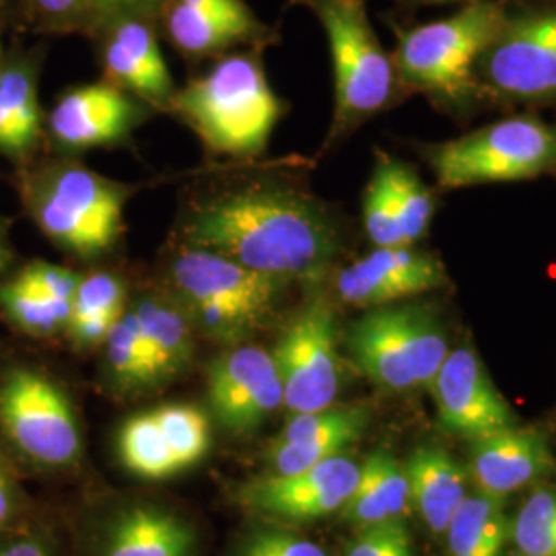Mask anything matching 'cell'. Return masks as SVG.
I'll list each match as a JSON object with an SVG mask.
<instances>
[{
    "label": "cell",
    "mask_w": 556,
    "mask_h": 556,
    "mask_svg": "<svg viewBox=\"0 0 556 556\" xmlns=\"http://www.w3.org/2000/svg\"><path fill=\"white\" fill-rule=\"evenodd\" d=\"M498 556H526L523 553H514V555H498Z\"/></svg>",
    "instance_id": "bcb514c9"
},
{
    "label": "cell",
    "mask_w": 556,
    "mask_h": 556,
    "mask_svg": "<svg viewBox=\"0 0 556 556\" xmlns=\"http://www.w3.org/2000/svg\"><path fill=\"white\" fill-rule=\"evenodd\" d=\"M169 110L208 151L243 160L264 151L282 105L258 50L248 48L217 56L208 71L176 91Z\"/></svg>",
    "instance_id": "7a4b0ae2"
},
{
    "label": "cell",
    "mask_w": 556,
    "mask_h": 556,
    "mask_svg": "<svg viewBox=\"0 0 556 556\" xmlns=\"http://www.w3.org/2000/svg\"><path fill=\"white\" fill-rule=\"evenodd\" d=\"M208 402L225 429L250 433L282 406V383L273 353L236 346L208 367Z\"/></svg>",
    "instance_id": "9a60e30c"
},
{
    "label": "cell",
    "mask_w": 556,
    "mask_h": 556,
    "mask_svg": "<svg viewBox=\"0 0 556 556\" xmlns=\"http://www.w3.org/2000/svg\"><path fill=\"white\" fill-rule=\"evenodd\" d=\"M439 186L457 190L556 174V126L532 116L501 119L470 135L422 147Z\"/></svg>",
    "instance_id": "52a82bcc"
},
{
    "label": "cell",
    "mask_w": 556,
    "mask_h": 556,
    "mask_svg": "<svg viewBox=\"0 0 556 556\" xmlns=\"http://www.w3.org/2000/svg\"><path fill=\"white\" fill-rule=\"evenodd\" d=\"M282 383V406L291 415L334 406L340 392L337 319L326 301H314L278 338L273 353Z\"/></svg>",
    "instance_id": "30bf717a"
},
{
    "label": "cell",
    "mask_w": 556,
    "mask_h": 556,
    "mask_svg": "<svg viewBox=\"0 0 556 556\" xmlns=\"http://www.w3.org/2000/svg\"><path fill=\"white\" fill-rule=\"evenodd\" d=\"M447 285L441 260L413 245L376 248L337 277L338 298L355 307H381Z\"/></svg>",
    "instance_id": "2e32d148"
},
{
    "label": "cell",
    "mask_w": 556,
    "mask_h": 556,
    "mask_svg": "<svg viewBox=\"0 0 556 556\" xmlns=\"http://www.w3.org/2000/svg\"><path fill=\"white\" fill-rule=\"evenodd\" d=\"M130 194L128 184L103 178L80 163H59L31 181L27 206L46 238L91 260L118 243Z\"/></svg>",
    "instance_id": "8992f818"
},
{
    "label": "cell",
    "mask_w": 556,
    "mask_h": 556,
    "mask_svg": "<svg viewBox=\"0 0 556 556\" xmlns=\"http://www.w3.org/2000/svg\"><path fill=\"white\" fill-rule=\"evenodd\" d=\"M0 60H2V50H0Z\"/></svg>",
    "instance_id": "7dc6e473"
},
{
    "label": "cell",
    "mask_w": 556,
    "mask_h": 556,
    "mask_svg": "<svg viewBox=\"0 0 556 556\" xmlns=\"http://www.w3.org/2000/svg\"><path fill=\"white\" fill-rule=\"evenodd\" d=\"M13 511V495H11V486L9 480L4 477V472L0 470V523L7 521Z\"/></svg>",
    "instance_id": "7bdbcfd3"
},
{
    "label": "cell",
    "mask_w": 556,
    "mask_h": 556,
    "mask_svg": "<svg viewBox=\"0 0 556 556\" xmlns=\"http://www.w3.org/2000/svg\"><path fill=\"white\" fill-rule=\"evenodd\" d=\"M346 556H413L410 538L402 521L361 528Z\"/></svg>",
    "instance_id": "d590c367"
},
{
    "label": "cell",
    "mask_w": 556,
    "mask_h": 556,
    "mask_svg": "<svg viewBox=\"0 0 556 556\" xmlns=\"http://www.w3.org/2000/svg\"><path fill=\"white\" fill-rule=\"evenodd\" d=\"M376 169L388 184L406 243H417L418 239L427 236L435 211V202L429 188L408 165L388 155H379Z\"/></svg>",
    "instance_id": "484cf974"
},
{
    "label": "cell",
    "mask_w": 556,
    "mask_h": 556,
    "mask_svg": "<svg viewBox=\"0 0 556 556\" xmlns=\"http://www.w3.org/2000/svg\"><path fill=\"white\" fill-rule=\"evenodd\" d=\"M9 260H11V248H9L7 231H4V227L0 225V270L9 264Z\"/></svg>",
    "instance_id": "ee69618b"
},
{
    "label": "cell",
    "mask_w": 556,
    "mask_h": 556,
    "mask_svg": "<svg viewBox=\"0 0 556 556\" xmlns=\"http://www.w3.org/2000/svg\"><path fill=\"white\" fill-rule=\"evenodd\" d=\"M511 540L526 556H556V491L542 489L511 521Z\"/></svg>",
    "instance_id": "4dcf8cb0"
},
{
    "label": "cell",
    "mask_w": 556,
    "mask_h": 556,
    "mask_svg": "<svg viewBox=\"0 0 556 556\" xmlns=\"http://www.w3.org/2000/svg\"><path fill=\"white\" fill-rule=\"evenodd\" d=\"M0 427L41 464L64 466L79 457L80 433L68 397L31 369L11 371L0 386Z\"/></svg>",
    "instance_id": "8fae6325"
},
{
    "label": "cell",
    "mask_w": 556,
    "mask_h": 556,
    "mask_svg": "<svg viewBox=\"0 0 556 556\" xmlns=\"http://www.w3.org/2000/svg\"><path fill=\"white\" fill-rule=\"evenodd\" d=\"M363 225L367 231V238L376 248H396L408 245L400 219H397L394 200L390 197L388 184L378 169L374 172V178L369 181L363 199Z\"/></svg>",
    "instance_id": "d6a6232c"
},
{
    "label": "cell",
    "mask_w": 556,
    "mask_h": 556,
    "mask_svg": "<svg viewBox=\"0 0 556 556\" xmlns=\"http://www.w3.org/2000/svg\"><path fill=\"white\" fill-rule=\"evenodd\" d=\"M153 417L169 445L178 470L190 468L204 457L211 443V435L206 417L197 406L165 404L153 410Z\"/></svg>",
    "instance_id": "f546056e"
},
{
    "label": "cell",
    "mask_w": 556,
    "mask_h": 556,
    "mask_svg": "<svg viewBox=\"0 0 556 556\" xmlns=\"http://www.w3.org/2000/svg\"><path fill=\"white\" fill-rule=\"evenodd\" d=\"M118 447L124 466L137 477L160 480L179 472L153 413L126 420L119 431Z\"/></svg>",
    "instance_id": "83f0119b"
},
{
    "label": "cell",
    "mask_w": 556,
    "mask_h": 556,
    "mask_svg": "<svg viewBox=\"0 0 556 556\" xmlns=\"http://www.w3.org/2000/svg\"><path fill=\"white\" fill-rule=\"evenodd\" d=\"M318 20L334 71V126L330 139L355 130L394 101V60L381 46L367 0H295Z\"/></svg>",
    "instance_id": "277c9868"
},
{
    "label": "cell",
    "mask_w": 556,
    "mask_h": 556,
    "mask_svg": "<svg viewBox=\"0 0 556 556\" xmlns=\"http://www.w3.org/2000/svg\"><path fill=\"white\" fill-rule=\"evenodd\" d=\"M239 556H328L314 542L282 532H266L250 538Z\"/></svg>",
    "instance_id": "74e56055"
},
{
    "label": "cell",
    "mask_w": 556,
    "mask_h": 556,
    "mask_svg": "<svg viewBox=\"0 0 556 556\" xmlns=\"http://www.w3.org/2000/svg\"><path fill=\"white\" fill-rule=\"evenodd\" d=\"M98 40L108 80L144 105L169 108L176 85L161 52L157 20L144 15H116L91 27Z\"/></svg>",
    "instance_id": "4fadbf2b"
},
{
    "label": "cell",
    "mask_w": 556,
    "mask_h": 556,
    "mask_svg": "<svg viewBox=\"0 0 556 556\" xmlns=\"http://www.w3.org/2000/svg\"><path fill=\"white\" fill-rule=\"evenodd\" d=\"M149 342L157 381L179 376L194 355L188 314L165 299L147 298L132 309Z\"/></svg>",
    "instance_id": "cb8c5ba5"
},
{
    "label": "cell",
    "mask_w": 556,
    "mask_h": 556,
    "mask_svg": "<svg viewBox=\"0 0 556 556\" xmlns=\"http://www.w3.org/2000/svg\"><path fill=\"white\" fill-rule=\"evenodd\" d=\"M142 119L144 103L105 79L64 93L50 114V130L62 147L83 151L130 139Z\"/></svg>",
    "instance_id": "e0dca14e"
},
{
    "label": "cell",
    "mask_w": 556,
    "mask_h": 556,
    "mask_svg": "<svg viewBox=\"0 0 556 556\" xmlns=\"http://www.w3.org/2000/svg\"><path fill=\"white\" fill-rule=\"evenodd\" d=\"M167 275L188 318L202 332L225 342H236L260 328L289 285L217 252L184 243Z\"/></svg>",
    "instance_id": "5b68a950"
},
{
    "label": "cell",
    "mask_w": 556,
    "mask_h": 556,
    "mask_svg": "<svg viewBox=\"0 0 556 556\" xmlns=\"http://www.w3.org/2000/svg\"><path fill=\"white\" fill-rule=\"evenodd\" d=\"M31 23L52 31H89L96 0H21Z\"/></svg>",
    "instance_id": "e575fe53"
},
{
    "label": "cell",
    "mask_w": 556,
    "mask_h": 556,
    "mask_svg": "<svg viewBox=\"0 0 556 556\" xmlns=\"http://www.w3.org/2000/svg\"><path fill=\"white\" fill-rule=\"evenodd\" d=\"M31 144L25 140L23 132L15 118L4 110V105L0 103V149L13 155H20L23 151H27Z\"/></svg>",
    "instance_id": "60d3db41"
},
{
    "label": "cell",
    "mask_w": 556,
    "mask_h": 556,
    "mask_svg": "<svg viewBox=\"0 0 556 556\" xmlns=\"http://www.w3.org/2000/svg\"><path fill=\"white\" fill-rule=\"evenodd\" d=\"M157 27L186 59L260 50L275 40L273 29L245 0H163Z\"/></svg>",
    "instance_id": "7c38bea8"
},
{
    "label": "cell",
    "mask_w": 556,
    "mask_h": 556,
    "mask_svg": "<svg viewBox=\"0 0 556 556\" xmlns=\"http://www.w3.org/2000/svg\"><path fill=\"white\" fill-rule=\"evenodd\" d=\"M410 503L431 532L445 534L468 495L466 470L441 447H418L406 464Z\"/></svg>",
    "instance_id": "44dd1931"
},
{
    "label": "cell",
    "mask_w": 556,
    "mask_h": 556,
    "mask_svg": "<svg viewBox=\"0 0 556 556\" xmlns=\"http://www.w3.org/2000/svg\"><path fill=\"white\" fill-rule=\"evenodd\" d=\"M124 298L126 289L114 275L98 273L80 278L68 321L89 316H119L124 314Z\"/></svg>",
    "instance_id": "836d02e7"
},
{
    "label": "cell",
    "mask_w": 556,
    "mask_h": 556,
    "mask_svg": "<svg viewBox=\"0 0 556 556\" xmlns=\"http://www.w3.org/2000/svg\"><path fill=\"white\" fill-rule=\"evenodd\" d=\"M480 93L556 103V4L507 15L477 62Z\"/></svg>",
    "instance_id": "9c48e42d"
},
{
    "label": "cell",
    "mask_w": 556,
    "mask_h": 556,
    "mask_svg": "<svg viewBox=\"0 0 556 556\" xmlns=\"http://www.w3.org/2000/svg\"><path fill=\"white\" fill-rule=\"evenodd\" d=\"M161 2L163 0H96L91 27L100 21L116 17V15H144V17L157 20ZM91 27H89V31H91Z\"/></svg>",
    "instance_id": "f35d334b"
},
{
    "label": "cell",
    "mask_w": 556,
    "mask_h": 556,
    "mask_svg": "<svg viewBox=\"0 0 556 556\" xmlns=\"http://www.w3.org/2000/svg\"><path fill=\"white\" fill-rule=\"evenodd\" d=\"M17 280H21L25 287H29L31 291H36L41 298L56 299L66 303H73L80 282V278L73 270L56 264H46V262H36L27 266Z\"/></svg>",
    "instance_id": "8d00e7d4"
},
{
    "label": "cell",
    "mask_w": 556,
    "mask_h": 556,
    "mask_svg": "<svg viewBox=\"0 0 556 556\" xmlns=\"http://www.w3.org/2000/svg\"><path fill=\"white\" fill-rule=\"evenodd\" d=\"M445 534L450 556H498L511 536V523L501 498L475 493L459 503Z\"/></svg>",
    "instance_id": "d4e9b609"
},
{
    "label": "cell",
    "mask_w": 556,
    "mask_h": 556,
    "mask_svg": "<svg viewBox=\"0 0 556 556\" xmlns=\"http://www.w3.org/2000/svg\"><path fill=\"white\" fill-rule=\"evenodd\" d=\"M105 355L110 374L119 388L132 390L157 381L151 349L135 312L122 314L114 324L105 338Z\"/></svg>",
    "instance_id": "4316f807"
},
{
    "label": "cell",
    "mask_w": 556,
    "mask_h": 556,
    "mask_svg": "<svg viewBox=\"0 0 556 556\" xmlns=\"http://www.w3.org/2000/svg\"><path fill=\"white\" fill-rule=\"evenodd\" d=\"M470 468L478 493L503 498L551 472L553 454L540 431L519 429L516 425L493 435L475 439Z\"/></svg>",
    "instance_id": "d6986e66"
},
{
    "label": "cell",
    "mask_w": 556,
    "mask_h": 556,
    "mask_svg": "<svg viewBox=\"0 0 556 556\" xmlns=\"http://www.w3.org/2000/svg\"><path fill=\"white\" fill-rule=\"evenodd\" d=\"M507 9L501 0H477L452 17L400 34L397 80L441 103L464 105L480 93L477 62L497 36Z\"/></svg>",
    "instance_id": "3957f363"
},
{
    "label": "cell",
    "mask_w": 556,
    "mask_h": 556,
    "mask_svg": "<svg viewBox=\"0 0 556 556\" xmlns=\"http://www.w3.org/2000/svg\"><path fill=\"white\" fill-rule=\"evenodd\" d=\"M192 528L169 511L137 507L116 519L105 556H190Z\"/></svg>",
    "instance_id": "603a6c76"
},
{
    "label": "cell",
    "mask_w": 556,
    "mask_h": 556,
    "mask_svg": "<svg viewBox=\"0 0 556 556\" xmlns=\"http://www.w3.org/2000/svg\"><path fill=\"white\" fill-rule=\"evenodd\" d=\"M367 420L369 415L361 406H330L293 415L270 450L277 477L299 475L328 457L344 454L363 435Z\"/></svg>",
    "instance_id": "ffe728a7"
},
{
    "label": "cell",
    "mask_w": 556,
    "mask_h": 556,
    "mask_svg": "<svg viewBox=\"0 0 556 556\" xmlns=\"http://www.w3.org/2000/svg\"><path fill=\"white\" fill-rule=\"evenodd\" d=\"M0 305L7 318L20 326L21 330L36 337H46L66 328L73 307V303L66 301L41 298L17 278L0 289Z\"/></svg>",
    "instance_id": "f1b7e54d"
},
{
    "label": "cell",
    "mask_w": 556,
    "mask_h": 556,
    "mask_svg": "<svg viewBox=\"0 0 556 556\" xmlns=\"http://www.w3.org/2000/svg\"><path fill=\"white\" fill-rule=\"evenodd\" d=\"M122 318L119 316H89V318L71 319L66 324L68 334L79 346H93L105 342L108 334L112 332L114 324Z\"/></svg>",
    "instance_id": "ab89813d"
},
{
    "label": "cell",
    "mask_w": 556,
    "mask_h": 556,
    "mask_svg": "<svg viewBox=\"0 0 556 556\" xmlns=\"http://www.w3.org/2000/svg\"><path fill=\"white\" fill-rule=\"evenodd\" d=\"M410 505V486L406 468L388 452H374L361 466L357 486L340 509L344 517L361 528L402 521Z\"/></svg>",
    "instance_id": "7402d4cb"
},
{
    "label": "cell",
    "mask_w": 556,
    "mask_h": 556,
    "mask_svg": "<svg viewBox=\"0 0 556 556\" xmlns=\"http://www.w3.org/2000/svg\"><path fill=\"white\" fill-rule=\"evenodd\" d=\"M441 429L459 438H486L516 427L509 402L486 374L472 349L450 351L431 381Z\"/></svg>",
    "instance_id": "5bb4252c"
},
{
    "label": "cell",
    "mask_w": 556,
    "mask_h": 556,
    "mask_svg": "<svg viewBox=\"0 0 556 556\" xmlns=\"http://www.w3.org/2000/svg\"><path fill=\"white\" fill-rule=\"evenodd\" d=\"M179 236L184 245L217 252L285 282L321 277L340 252L337 225L319 202L260 181L194 200Z\"/></svg>",
    "instance_id": "6da1fadb"
},
{
    "label": "cell",
    "mask_w": 556,
    "mask_h": 556,
    "mask_svg": "<svg viewBox=\"0 0 556 556\" xmlns=\"http://www.w3.org/2000/svg\"><path fill=\"white\" fill-rule=\"evenodd\" d=\"M346 344L361 374L390 392L429 388L450 353L435 314L420 305L374 307L351 326Z\"/></svg>",
    "instance_id": "ba28073f"
},
{
    "label": "cell",
    "mask_w": 556,
    "mask_h": 556,
    "mask_svg": "<svg viewBox=\"0 0 556 556\" xmlns=\"http://www.w3.org/2000/svg\"><path fill=\"white\" fill-rule=\"evenodd\" d=\"M361 466L344 454L291 475L256 480L241 491L243 501L273 516L318 519L340 511L357 486Z\"/></svg>",
    "instance_id": "ac0fdd59"
},
{
    "label": "cell",
    "mask_w": 556,
    "mask_h": 556,
    "mask_svg": "<svg viewBox=\"0 0 556 556\" xmlns=\"http://www.w3.org/2000/svg\"><path fill=\"white\" fill-rule=\"evenodd\" d=\"M0 556H48V553L38 542H20V544L0 548Z\"/></svg>",
    "instance_id": "b9f144b4"
},
{
    "label": "cell",
    "mask_w": 556,
    "mask_h": 556,
    "mask_svg": "<svg viewBox=\"0 0 556 556\" xmlns=\"http://www.w3.org/2000/svg\"><path fill=\"white\" fill-rule=\"evenodd\" d=\"M0 103L15 118L25 140L34 144L40 128V110L29 60H13L0 68Z\"/></svg>",
    "instance_id": "1f68e13d"
},
{
    "label": "cell",
    "mask_w": 556,
    "mask_h": 556,
    "mask_svg": "<svg viewBox=\"0 0 556 556\" xmlns=\"http://www.w3.org/2000/svg\"><path fill=\"white\" fill-rule=\"evenodd\" d=\"M422 2H450V0H422Z\"/></svg>",
    "instance_id": "f6af8a7d"
}]
</instances>
